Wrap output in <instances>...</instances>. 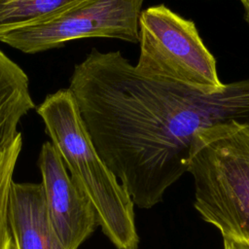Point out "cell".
I'll use <instances>...</instances> for the list:
<instances>
[{"mask_svg": "<svg viewBox=\"0 0 249 249\" xmlns=\"http://www.w3.org/2000/svg\"><path fill=\"white\" fill-rule=\"evenodd\" d=\"M68 89L96 152L142 209L161 202L188 172L197 130L249 125V78L206 94L146 77L119 51L92 49L75 65Z\"/></svg>", "mask_w": 249, "mask_h": 249, "instance_id": "obj_1", "label": "cell"}, {"mask_svg": "<svg viewBox=\"0 0 249 249\" xmlns=\"http://www.w3.org/2000/svg\"><path fill=\"white\" fill-rule=\"evenodd\" d=\"M37 113L71 179L90 201L102 232L117 249H138L134 203L96 152L71 91L49 94Z\"/></svg>", "mask_w": 249, "mask_h": 249, "instance_id": "obj_2", "label": "cell"}, {"mask_svg": "<svg viewBox=\"0 0 249 249\" xmlns=\"http://www.w3.org/2000/svg\"><path fill=\"white\" fill-rule=\"evenodd\" d=\"M188 172L200 217L223 240L249 248V125L230 122L197 130Z\"/></svg>", "mask_w": 249, "mask_h": 249, "instance_id": "obj_3", "label": "cell"}, {"mask_svg": "<svg viewBox=\"0 0 249 249\" xmlns=\"http://www.w3.org/2000/svg\"><path fill=\"white\" fill-rule=\"evenodd\" d=\"M139 56L136 70L149 78L186 86L206 94L220 92L214 55L192 19L164 4L142 10L138 25Z\"/></svg>", "mask_w": 249, "mask_h": 249, "instance_id": "obj_4", "label": "cell"}, {"mask_svg": "<svg viewBox=\"0 0 249 249\" xmlns=\"http://www.w3.org/2000/svg\"><path fill=\"white\" fill-rule=\"evenodd\" d=\"M145 0H82L45 21L12 30L0 41L25 53L57 48L81 38L103 37L138 43Z\"/></svg>", "mask_w": 249, "mask_h": 249, "instance_id": "obj_5", "label": "cell"}, {"mask_svg": "<svg viewBox=\"0 0 249 249\" xmlns=\"http://www.w3.org/2000/svg\"><path fill=\"white\" fill-rule=\"evenodd\" d=\"M42 188L53 226L66 249H78L94 231L95 211L71 179L52 142H45L39 154Z\"/></svg>", "mask_w": 249, "mask_h": 249, "instance_id": "obj_6", "label": "cell"}, {"mask_svg": "<svg viewBox=\"0 0 249 249\" xmlns=\"http://www.w3.org/2000/svg\"><path fill=\"white\" fill-rule=\"evenodd\" d=\"M8 219L14 249H66L50 219L41 184L13 181Z\"/></svg>", "mask_w": 249, "mask_h": 249, "instance_id": "obj_7", "label": "cell"}, {"mask_svg": "<svg viewBox=\"0 0 249 249\" xmlns=\"http://www.w3.org/2000/svg\"><path fill=\"white\" fill-rule=\"evenodd\" d=\"M34 106L27 75L0 50V153L15 141L19 121Z\"/></svg>", "mask_w": 249, "mask_h": 249, "instance_id": "obj_8", "label": "cell"}, {"mask_svg": "<svg viewBox=\"0 0 249 249\" xmlns=\"http://www.w3.org/2000/svg\"><path fill=\"white\" fill-rule=\"evenodd\" d=\"M82 0H0V38L55 17Z\"/></svg>", "mask_w": 249, "mask_h": 249, "instance_id": "obj_9", "label": "cell"}, {"mask_svg": "<svg viewBox=\"0 0 249 249\" xmlns=\"http://www.w3.org/2000/svg\"><path fill=\"white\" fill-rule=\"evenodd\" d=\"M22 148V136L19 132L15 141L0 153V249H14L8 219L10 188L14 181V172Z\"/></svg>", "mask_w": 249, "mask_h": 249, "instance_id": "obj_10", "label": "cell"}, {"mask_svg": "<svg viewBox=\"0 0 249 249\" xmlns=\"http://www.w3.org/2000/svg\"><path fill=\"white\" fill-rule=\"evenodd\" d=\"M240 3L242 6V9H243L244 19L249 26V0H240Z\"/></svg>", "mask_w": 249, "mask_h": 249, "instance_id": "obj_11", "label": "cell"}, {"mask_svg": "<svg viewBox=\"0 0 249 249\" xmlns=\"http://www.w3.org/2000/svg\"><path fill=\"white\" fill-rule=\"evenodd\" d=\"M231 245H232V249H249L246 246L241 245V244H232L231 243Z\"/></svg>", "mask_w": 249, "mask_h": 249, "instance_id": "obj_12", "label": "cell"}, {"mask_svg": "<svg viewBox=\"0 0 249 249\" xmlns=\"http://www.w3.org/2000/svg\"><path fill=\"white\" fill-rule=\"evenodd\" d=\"M224 249H232V245L231 242L224 240Z\"/></svg>", "mask_w": 249, "mask_h": 249, "instance_id": "obj_13", "label": "cell"}]
</instances>
